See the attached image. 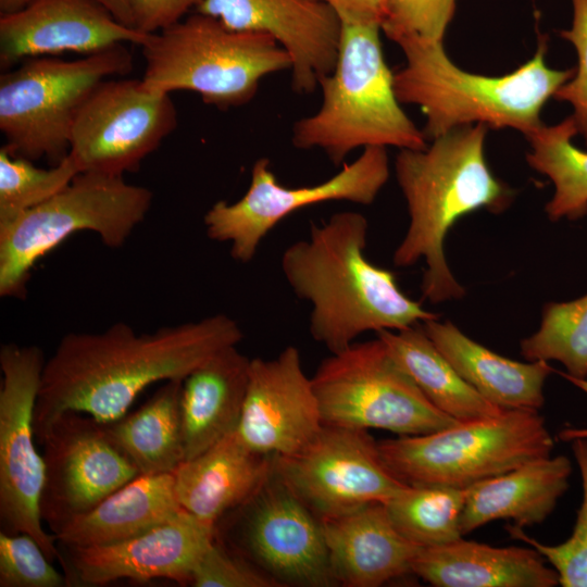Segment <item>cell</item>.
Listing matches in <instances>:
<instances>
[{
  "instance_id": "1",
  "label": "cell",
  "mask_w": 587,
  "mask_h": 587,
  "mask_svg": "<svg viewBox=\"0 0 587 587\" xmlns=\"http://www.w3.org/2000/svg\"><path fill=\"white\" fill-rule=\"evenodd\" d=\"M242 338L238 323L222 313L154 333L138 334L122 322L101 333H70L43 365L34 411L36 440L68 411L103 423L117 420L150 385L184 380Z\"/></svg>"
},
{
  "instance_id": "2",
  "label": "cell",
  "mask_w": 587,
  "mask_h": 587,
  "mask_svg": "<svg viewBox=\"0 0 587 587\" xmlns=\"http://www.w3.org/2000/svg\"><path fill=\"white\" fill-rule=\"evenodd\" d=\"M369 223L355 211L334 213L288 246L280 268L295 295L311 304L309 332L330 353L366 333L401 330L438 319L399 288L395 274L366 255Z\"/></svg>"
},
{
  "instance_id": "3",
  "label": "cell",
  "mask_w": 587,
  "mask_h": 587,
  "mask_svg": "<svg viewBox=\"0 0 587 587\" xmlns=\"http://www.w3.org/2000/svg\"><path fill=\"white\" fill-rule=\"evenodd\" d=\"M488 127L455 128L423 149H401L395 174L405 199L410 223L395 250L394 264L408 267L424 260L422 296L441 303L464 296L447 263L445 239L462 216L486 209L504 211L514 191L490 171L485 158Z\"/></svg>"
},
{
  "instance_id": "4",
  "label": "cell",
  "mask_w": 587,
  "mask_h": 587,
  "mask_svg": "<svg viewBox=\"0 0 587 587\" xmlns=\"http://www.w3.org/2000/svg\"><path fill=\"white\" fill-rule=\"evenodd\" d=\"M395 43L405 58L394 73L396 96L400 103L415 104L425 114L423 133L430 140L474 124L512 128L527 137L544 125V105L574 73L548 66L546 35H539L528 61L501 76L460 68L444 42L402 38Z\"/></svg>"
},
{
  "instance_id": "5",
  "label": "cell",
  "mask_w": 587,
  "mask_h": 587,
  "mask_svg": "<svg viewBox=\"0 0 587 587\" xmlns=\"http://www.w3.org/2000/svg\"><path fill=\"white\" fill-rule=\"evenodd\" d=\"M377 23L341 22L338 58L324 77L323 101L312 115L295 122L292 145L320 149L339 166L355 149H423V130L401 108L394 87Z\"/></svg>"
},
{
  "instance_id": "6",
  "label": "cell",
  "mask_w": 587,
  "mask_h": 587,
  "mask_svg": "<svg viewBox=\"0 0 587 587\" xmlns=\"http://www.w3.org/2000/svg\"><path fill=\"white\" fill-rule=\"evenodd\" d=\"M140 48L148 90L196 92L220 110L247 104L265 76L291 67L289 54L272 36L233 30L198 12L149 34Z\"/></svg>"
},
{
  "instance_id": "7",
  "label": "cell",
  "mask_w": 587,
  "mask_h": 587,
  "mask_svg": "<svg viewBox=\"0 0 587 587\" xmlns=\"http://www.w3.org/2000/svg\"><path fill=\"white\" fill-rule=\"evenodd\" d=\"M152 200L149 188L124 176L78 173L43 203L0 224V296H24L36 263L75 233L93 232L108 247L123 246Z\"/></svg>"
},
{
  "instance_id": "8",
  "label": "cell",
  "mask_w": 587,
  "mask_h": 587,
  "mask_svg": "<svg viewBox=\"0 0 587 587\" xmlns=\"http://www.w3.org/2000/svg\"><path fill=\"white\" fill-rule=\"evenodd\" d=\"M133 70L124 45L65 61L55 57L26 59L0 76V130L8 151L52 165L70 151L75 117L92 91L112 76Z\"/></svg>"
},
{
  "instance_id": "9",
  "label": "cell",
  "mask_w": 587,
  "mask_h": 587,
  "mask_svg": "<svg viewBox=\"0 0 587 587\" xmlns=\"http://www.w3.org/2000/svg\"><path fill=\"white\" fill-rule=\"evenodd\" d=\"M388 469L403 483L467 487L551 455L554 441L538 411L458 422L423 435L377 442Z\"/></svg>"
},
{
  "instance_id": "10",
  "label": "cell",
  "mask_w": 587,
  "mask_h": 587,
  "mask_svg": "<svg viewBox=\"0 0 587 587\" xmlns=\"http://www.w3.org/2000/svg\"><path fill=\"white\" fill-rule=\"evenodd\" d=\"M311 379L324 425L413 436L458 423L423 395L379 337L330 353Z\"/></svg>"
},
{
  "instance_id": "11",
  "label": "cell",
  "mask_w": 587,
  "mask_h": 587,
  "mask_svg": "<svg viewBox=\"0 0 587 587\" xmlns=\"http://www.w3.org/2000/svg\"><path fill=\"white\" fill-rule=\"evenodd\" d=\"M389 159L384 147H367L330 178L312 186L287 187L274 174L267 158L251 168L250 185L235 202L220 200L204 214L208 237L230 246V255L250 262L264 237L291 213L321 202L349 201L369 205L389 178Z\"/></svg>"
},
{
  "instance_id": "12",
  "label": "cell",
  "mask_w": 587,
  "mask_h": 587,
  "mask_svg": "<svg viewBox=\"0 0 587 587\" xmlns=\"http://www.w3.org/2000/svg\"><path fill=\"white\" fill-rule=\"evenodd\" d=\"M45 362L37 346L7 344L0 349V522L2 532L32 536L53 562L61 551L42 526L45 462L34 432Z\"/></svg>"
},
{
  "instance_id": "13",
  "label": "cell",
  "mask_w": 587,
  "mask_h": 587,
  "mask_svg": "<svg viewBox=\"0 0 587 587\" xmlns=\"http://www.w3.org/2000/svg\"><path fill=\"white\" fill-rule=\"evenodd\" d=\"M222 520L227 528L217 537L279 587L336 585L322 520L274 467L253 496Z\"/></svg>"
},
{
  "instance_id": "14",
  "label": "cell",
  "mask_w": 587,
  "mask_h": 587,
  "mask_svg": "<svg viewBox=\"0 0 587 587\" xmlns=\"http://www.w3.org/2000/svg\"><path fill=\"white\" fill-rule=\"evenodd\" d=\"M177 123L170 95L148 90L141 79H107L80 107L68 154L79 173L124 176L136 172Z\"/></svg>"
},
{
  "instance_id": "15",
  "label": "cell",
  "mask_w": 587,
  "mask_h": 587,
  "mask_svg": "<svg viewBox=\"0 0 587 587\" xmlns=\"http://www.w3.org/2000/svg\"><path fill=\"white\" fill-rule=\"evenodd\" d=\"M274 469L321 520L386 503L409 486L385 464L367 430L340 426L323 425L299 452L274 457Z\"/></svg>"
},
{
  "instance_id": "16",
  "label": "cell",
  "mask_w": 587,
  "mask_h": 587,
  "mask_svg": "<svg viewBox=\"0 0 587 587\" xmlns=\"http://www.w3.org/2000/svg\"><path fill=\"white\" fill-rule=\"evenodd\" d=\"M40 515L53 535L140 475L113 442L105 423L68 411L47 428Z\"/></svg>"
},
{
  "instance_id": "17",
  "label": "cell",
  "mask_w": 587,
  "mask_h": 587,
  "mask_svg": "<svg viewBox=\"0 0 587 587\" xmlns=\"http://www.w3.org/2000/svg\"><path fill=\"white\" fill-rule=\"evenodd\" d=\"M216 527L182 512L143 534L112 545L63 547L60 563L68 586H101L117 579L166 578L190 585L191 574Z\"/></svg>"
},
{
  "instance_id": "18",
  "label": "cell",
  "mask_w": 587,
  "mask_h": 587,
  "mask_svg": "<svg viewBox=\"0 0 587 587\" xmlns=\"http://www.w3.org/2000/svg\"><path fill=\"white\" fill-rule=\"evenodd\" d=\"M323 425L297 347L288 346L270 360L251 359L236 430L247 447L264 455L289 457L310 444Z\"/></svg>"
},
{
  "instance_id": "19",
  "label": "cell",
  "mask_w": 587,
  "mask_h": 587,
  "mask_svg": "<svg viewBox=\"0 0 587 587\" xmlns=\"http://www.w3.org/2000/svg\"><path fill=\"white\" fill-rule=\"evenodd\" d=\"M196 12L238 32L272 36L291 59V87L311 93L336 65L341 21L316 0H201Z\"/></svg>"
},
{
  "instance_id": "20",
  "label": "cell",
  "mask_w": 587,
  "mask_h": 587,
  "mask_svg": "<svg viewBox=\"0 0 587 587\" xmlns=\"http://www.w3.org/2000/svg\"><path fill=\"white\" fill-rule=\"evenodd\" d=\"M149 34L121 23L98 0H33L0 14V66L36 57L83 55L117 45L139 47Z\"/></svg>"
},
{
  "instance_id": "21",
  "label": "cell",
  "mask_w": 587,
  "mask_h": 587,
  "mask_svg": "<svg viewBox=\"0 0 587 587\" xmlns=\"http://www.w3.org/2000/svg\"><path fill=\"white\" fill-rule=\"evenodd\" d=\"M322 523L336 585L378 587L412 574L413 561L422 547L396 528L385 503H369Z\"/></svg>"
},
{
  "instance_id": "22",
  "label": "cell",
  "mask_w": 587,
  "mask_h": 587,
  "mask_svg": "<svg viewBox=\"0 0 587 587\" xmlns=\"http://www.w3.org/2000/svg\"><path fill=\"white\" fill-rule=\"evenodd\" d=\"M274 457L251 450L234 432L179 464L174 471L175 495L183 511L216 527L267 479Z\"/></svg>"
},
{
  "instance_id": "23",
  "label": "cell",
  "mask_w": 587,
  "mask_h": 587,
  "mask_svg": "<svg viewBox=\"0 0 587 587\" xmlns=\"http://www.w3.org/2000/svg\"><path fill=\"white\" fill-rule=\"evenodd\" d=\"M412 574L436 587H554L559 576L533 547H492L460 538L421 548Z\"/></svg>"
},
{
  "instance_id": "24",
  "label": "cell",
  "mask_w": 587,
  "mask_h": 587,
  "mask_svg": "<svg viewBox=\"0 0 587 587\" xmlns=\"http://www.w3.org/2000/svg\"><path fill=\"white\" fill-rule=\"evenodd\" d=\"M571 473L567 457L549 455L467 487L462 534L501 519L522 528L542 523L567 490Z\"/></svg>"
},
{
  "instance_id": "25",
  "label": "cell",
  "mask_w": 587,
  "mask_h": 587,
  "mask_svg": "<svg viewBox=\"0 0 587 587\" xmlns=\"http://www.w3.org/2000/svg\"><path fill=\"white\" fill-rule=\"evenodd\" d=\"M250 361L237 346H230L184 378L180 417L185 461L237 430Z\"/></svg>"
},
{
  "instance_id": "26",
  "label": "cell",
  "mask_w": 587,
  "mask_h": 587,
  "mask_svg": "<svg viewBox=\"0 0 587 587\" xmlns=\"http://www.w3.org/2000/svg\"><path fill=\"white\" fill-rule=\"evenodd\" d=\"M422 327L461 377L492 404L528 411L544 405V385L554 372L547 361L524 363L500 355L449 321L429 320Z\"/></svg>"
},
{
  "instance_id": "27",
  "label": "cell",
  "mask_w": 587,
  "mask_h": 587,
  "mask_svg": "<svg viewBox=\"0 0 587 587\" xmlns=\"http://www.w3.org/2000/svg\"><path fill=\"white\" fill-rule=\"evenodd\" d=\"M174 472L140 474L54 535L63 547L112 545L136 537L183 511Z\"/></svg>"
},
{
  "instance_id": "28",
  "label": "cell",
  "mask_w": 587,
  "mask_h": 587,
  "mask_svg": "<svg viewBox=\"0 0 587 587\" xmlns=\"http://www.w3.org/2000/svg\"><path fill=\"white\" fill-rule=\"evenodd\" d=\"M392 357L423 395L458 422L494 416L504 411L478 394L437 349L422 325L377 333Z\"/></svg>"
},
{
  "instance_id": "29",
  "label": "cell",
  "mask_w": 587,
  "mask_h": 587,
  "mask_svg": "<svg viewBox=\"0 0 587 587\" xmlns=\"http://www.w3.org/2000/svg\"><path fill=\"white\" fill-rule=\"evenodd\" d=\"M182 386L183 380L165 382L138 410L105 423L113 442L140 474L171 473L185 461Z\"/></svg>"
},
{
  "instance_id": "30",
  "label": "cell",
  "mask_w": 587,
  "mask_h": 587,
  "mask_svg": "<svg viewBox=\"0 0 587 587\" xmlns=\"http://www.w3.org/2000/svg\"><path fill=\"white\" fill-rule=\"evenodd\" d=\"M576 135L570 115L557 124L542 125L526 137L530 147L528 164L553 184L554 191L545 210L554 222L587 215V151L573 143Z\"/></svg>"
},
{
  "instance_id": "31",
  "label": "cell",
  "mask_w": 587,
  "mask_h": 587,
  "mask_svg": "<svg viewBox=\"0 0 587 587\" xmlns=\"http://www.w3.org/2000/svg\"><path fill=\"white\" fill-rule=\"evenodd\" d=\"M466 489L440 485H409L385 503L396 528L422 548L463 537L461 517Z\"/></svg>"
},
{
  "instance_id": "32",
  "label": "cell",
  "mask_w": 587,
  "mask_h": 587,
  "mask_svg": "<svg viewBox=\"0 0 587 587\" xmlns=\"http://www.w3.org/2000/svg\"><path fill=\"white\" fill-rule=\"evenodd\" d=\"M528 361H558L566 374L587 378V294L566 302H549L539 328L521 341Z\"/></svg>"
},
{
  "instance_id": "33",
  "label": "cell",
  "mask_w": 587,
  "mask_h": 587,
  "mask_svg": "<svg viewBox=\"0 0 587 587\" xmlns=\"http://www.w3.org/2000/svg\"><path fill=\"white\" fill-rule=\"evenodd\" d=\"M79 173L67 154L49 168L0 149V224L43 203L65 188Z\"/></svg>"
},
{
  "instance_id": "34",
  "label": "cell",
  "mask_w": 587,
  "mask_h": 587,
  "mask_svg": "<svg viewBox=\"0 0 587 587\" xmlns=\"http://www.w3.org/2000/svg\"><path fill=\"white\" fill-rule=\"evenodd\" d=\"M582 477L583 497L572 535L562 544L546 545L522 527L507 525L511 537L536 549L555 570L563 587H587V437L570 440Z\"/></svg>"
},
{
  "instance_id": "35",
  "label": "cell",
  "mask_w": 587,
  "mask_h": 587,
  "mask_svg": "<svg viewBox=\"0 0 587 587\" xmlns=\"http://www.w3.org/2000/svg\"><path fill=\"white\" fill-rule=\"evenodd\" d=\"M68 586L39 544L28 534L0 532V587Z\"/></svg>"
},
{
  "instance_id": "36",
  "label": "cell",
  "mask_w": 587,
  "mask_h": 587,
  "mask_svg": "<svg viewBox=\"0 0 587 587\" xmlns=\"http://www.w3.org/2000/svg\"><path fill=\"white\" fill-rule=\"evenodd\" d=\"M455 0H384L382 32L394 42L416 38L444 42Z\"/></svg>"
},
{
  "instance_id": "37",
  "label": "cell",
  "mask_w": 587,
  "mask_h": 587,
  "mask_svg": "<svg viewBox=\"0 0 587 587\" xmlns=\"http://www.w3.org/2000/svg\"><path fill=\"white\" fill-rule=\"evenodd\" d=\"M193 587H279L215 534L191 574Z\"/></svg>"
},
{
  "instance_id": "38",
  "label": "cell",
  "mask_w": 587,
  "mask_h": 587,
  "mask_svg": "<svg viewBox=\"0 0 587 587\" xmlns=\"http://www.w3.org/2000/svg\"><path fill=\"white\" fill-rule=\"evenodd\" d=\"M571 2L572 22L569 28L560 32V36L575 49L577 66L572 77L555 91L553 98L572 107L571 117L577 134L587 141V0H571Z\"/></svg>"
},
{
  "instance_id": "39",
  "label": "cell",
  "mask_w": 587,
  "mask_h": 587,
  "mask_svg": "<svg viewBox=\"0 0 587 587\" xmlns=\"http://www.w3.org/2000/svg\"><path fill=\"white\" fill-rule=\"evenodd\" d=\"M201 0H132L134 27L151 34L185 17Z\"/></svg>"
},
{
  "instance_id": "40",
  "label": "cell",
  "mask_w": 587,
  "mask_h": 587,
  "mask_svg": "<svg viewBox=\"0 0 587 587\" xmlns=\"http://www.w3.org/2000/svg\"><path fill=\"white\" fill-rule=\"evenodd\" d=\"M329 5L341 22L382 24L384 0H316Z\"/></svg>"
},
{
  "instance_id": "41",
  "label": "cell",
  "mask_w": 587,
  "mask_h": 587,
  "mask_svg": "<svg viewBox=\"0 0 587 587\" xmlns=\"http://www.w3.org/2000/svg\"><path fill=\"white\" fill-rule=\"evenodd\" d=\"M33 0H0V14L14 12ZM102 3L121 23L134 27L132 0H98Z\"/></svg>"
},
{
  "instance_id": "42",
  "label": "cell",
  "mask_w": 587,
  "mask_h": 587,
  "mask_svg": "<svg viewBox=\"0 0 587 587\" xmlns=\"http://www.w3.org/2000/svg\"><path fill=\"white\" fill-rule=\"evenodd\" d=\"M558 373L587 395V378L573 377L565 372ZM582 437H587V427H565L559 433V438L567 442L574 438Z\"/></svg>"
}]
</instances>
